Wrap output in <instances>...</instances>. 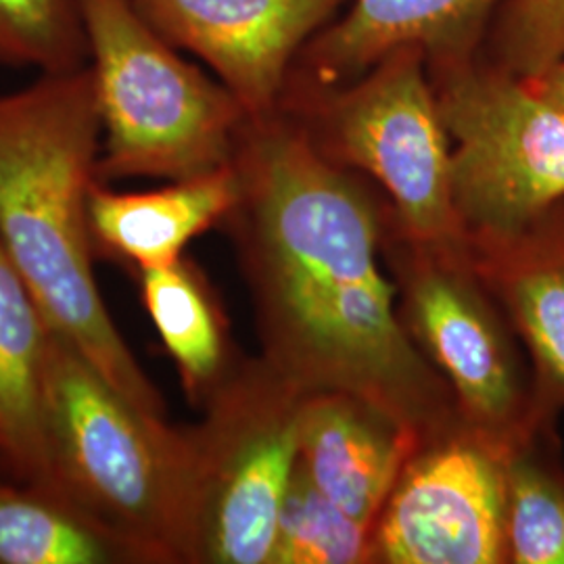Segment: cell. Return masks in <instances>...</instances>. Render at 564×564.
Instances as JSON below:
<instances>
[{
    "label": "cell",
    "instance_id": "obj_1",
    "mask_svg": "<svg viewBox=\"0 0 564 564\" xmlns=\"http://www.w3.org/2000/svg\"><path fill=\"white\" fill-rule=\"evenodd\" d=\"M235 226L268 366L293 387L358 395L416 431L437 383L395 310L366 193L274 113L242 126Z\"/></svg>",
    "mask_w": 564,
    "mask_h": 564
},
{
    "label": "cell",
    "instance_id": "obj_2",
    "mask_svg": "<svg viewBox=\"0 0 564 564\" xmlns=\"http://www.w3.org/2000/svg\"><path fill=\"white\" fill-rule=\"evenodd\" d=\"M101 149L88 65L0 95V245L51 330L126 400L165 419L160 391L121 339L95 281L88 197Z\"/></svg>",
    "mask_w": 564,
    "mask_h": 564
},
{
    "label": "cell",
    "instance_id": "obj_3",
    "mask_svg": "<svg viewBox=\"0 0 564 564\" xmlns=\"http://www.w3.org/2000/svg\"><path fill=\"white\" fill-rule=\"evenodd\" d=\"M48 491L134 545L182 563L193 481L191 433L126 400L55 333L44 379Z\"/></svg>",
    "mask_w": 564,
    "mask_h": 564
},
{
    "label": "cell",
    "instance_id": "obj_4",
    "mask_svg": "<svg viewBox=\"0 0 564 564\" xmlns=\"http://www.w3.org/2000/svg\"><path fill=\"white\" fill-rule=\"evenodd\" d=\"M101 111L99 181H184L235 160L249 120L223 82L188 63L134 0H80Z\"/></svg>",
    "mask_w": 564,
    "mask_h": 564
},
{
    "label": "cell",
    "instance_id": "obj_5",
    "mask_svg": "<svg viewBox=\"0 0 564 564\" xmlns=\"http://www.w3.org/2000/svg\"><path fill=\"white\" fill-rule=\"evenodd\" d=\"M435 88L460 226L502 242L564 205V111L496 61H444Z\"/></svg>",
    "mask_w": 564,
    "mask_h": 564
},
{
    "label": "cell",
    "instance_id": "obj_6",
    "mask_svg": "<svg viewBox=\"0 0 564 564\" xmlns=\"http://www.w3.org/2000/svg\"><path fill=\"white\" fill-rule=\"evenodd\" d=\"M193 442L182 563L270 564L300 458V389L270 366L230 375Z\"/></svg>",
    "mask_w": 564,
    "mask_h": 564
},
{
    "label": "cell",
    "instance_id": "obj_7",
    "mask_svg": "<svg viewBox=\"0 0 564 564\" xmlns=\"http://www.w3.org/2000/svg\"><path fill=\"white\" fill-rule=\"evenodd\" d=\"M426 53L391 51L328 105L326 134L343 162L383 184L403 228L421 242H444L460 228L449 176V141Z\"/></svg>",
    "mask_w": 564,
    "mask_h": 564
},
{
    "label": "cell",
    "instance_id": "obj_8",
    "mask_svg": "<svg viewBox=\"0 0 564 564\" xmlns=\"http://www.w3.org/2000/svg\"><path fill=\"white\" fill-rule=\"evenodd\" d=\"M506 456L477 435L408 464L379 514L384 563H506Z\"/></svg>",
    "mask_w": 564,
    "mask_h": 564
},
{
    "label": "cell",
    "instance_id": "obj_9",
    "mask_svg": "<svg viewBox=\"0 0 564 564\" xmlns=\"http://www.w3.org/2000/svg\"><path fill=\"white\" fill-rule=\"evenodd\" d=\"M408 321L477 435L506 452L538 435L531 375L479 286L445 263H419L408 282Z\"/></svg>",
    "mask_w": 564,
    "mask_h": 564
},
{
    "label": "cell",
    "instance_id": "obj_10",
    "mask_svg": "<svg viewBox=\"0 0 564 564\" xmlns=\"http://www.w3.org/2000/svg\"><path fill=\"white\" fill-rule=\"evenodd\" d=\"M167 41L216 74L249 118L276 111L303 44L345 0H134Z\"/></svg>",
    "mask_w": 564,
    "mask_h": 564
},
{
    "label": "cell",
    "instance_id": "obj_11",
    "mask_svg": "<svg viewBox=\"0 0 564 564\" xmlns=\"http://www.w3.org/2000/svg\"><path fill=\"white\" fill-rule=\"evenodd\" d=\"M414 431L343 391H316L300 405V464L328 500L372 524L398 484Z\"/></svg>",
    "mask_w": 564,
    "mask_h": 564
},
{
    "label": "cell",
    "instance_id": "obj_12",
    "mask_svg": "<svg viewBox=\"0 0 564 564\" xmlns=\"http://www.w3.org/2000/svg\"><path fill=\"white\" fill-rule=\"evenodd\" d=\"M485 249V270L529 356L533 424L544 433L564 412V205Z\"/></svg>",
    "mask_w": 564,
    "mask_h": 564
},
{
    "label": "cell",
    "instance_id": "obj_13",
    "mask_svg": "<svg viewBox=\"0 0 564 564\" xmlns=\"http://www.w3.org/2000/svg\"><path fill=\"white\" fill-rule=\"evenodd\" d=\"M239 197L232 163L147 193H118L97 181L88 197L93 251L132 272L178 262L184 247L224 223Z\"/></svg>",
    "mask_w": 564,
    "mask_h": 564
},
{
    "label": "cell",
    "instance_id": "obj_14",
    "mask_svg": "<svg viewBox=\"0 0 564 564\" xmlns=\"http://www.w3.org/2000/svg\"><path fill=\"white\" fill-rule=\"evenodd\" d=\"M505 0H351L341 20L307 44L326 80L360 78L391 51L416 46L440 63L463 59Z\"/></svg>",
    "mask_w": 564,
    "mask_h": 564
},
{
    "label": "cell",
    "instance_id": "obj_15",
    "mask_svg": "<svg viewBox=\"0 0 564 564\" xmlns=\"http://www.w3.org/2000/svg\"><path fill=\"white\" fill-rule=\"evenodd\" d=\"M51 326L0 245V466L48 491L44 379Z\"/></svg>",
    "mask_w": 564,
    "mask_h": 564
},
{
    "label": "cell",
    "instance_id": "obj_16",
    "mask_svg": "<svg viewBox=\"0 0 564 564\" xmlns=\"http://www.w3.org/2000/svg\"><path fill=\"white\" fill-rule=\"evenodd\" d=\"M142 303L178 366L186 393L209 402L230 377L220 307L202 274L184 260L137 272Z\"/></svg>",
    "mask_w": 564,
    "mask_h": 564
},
{
    "label": "cell",
    "instance_id": "obj_17",
    "mask_svg": "<svg viewBox=\"0 0 564 564\" xmlns=\"http://www.w3.org/2000/svg\"><path fill=\"white\" fill-rule=\"evenodd\" d=\"M0 564H149L53 491L0 479Z\"/></svg>",
    "mask_w": 564,
    "mask_h": 564
},
{
    "label": "cell",
    "instance_id": "obj_18",
    "mask_svg": "<svg viewBox=\"0 0 564 564\" xmlns=\"http://www.w3.org/2000/svg\"><path fill=\"white\" fill-rule=\"evenodd\" d=\"M535 437L506 456V563L564 564V475Z\"/></svg>",
    "mask_w": 564,
    "mask_h": 564
},
{
    "label": "cell",
    "instance_id": "obj_19",
    "mask_svg": "<svg viewBox=\"0 0 564 564\" xmlns=\"http://www.w3.org/2000/svg\"><path fill=\"white\" fill-rule=\"evenodd\" d=\"M370 524L328 500L295 464L274 533L270 564H349L370 554Z\"/></svg>",
    "mask_w": 564,
    "mask_h": 564
},
{
    "label": "cell",
    "instance_id": "obj_20",
    "mask_svg": "<svg viewBox=\"0 0 564 564\" xmlns=\"http://www.w3.org/2000/svg\"><path fill=\"white\" fill-rule=\"evenodd\" d=\"M84 65L80 0H0V67L59 74Z\"/></svg>",
    "mask_w": 564,
    "mask_h": 564
},
{
    "label": "cell",
    "instance_id": "obj_21",
    "mask_svg": "<svg viewBox=\"0 0 564 564\" xmlns=\"http://www.w3.org/2000/svg\"><path fill=\"white\" fill-rule=\"evenodd\" d=\"M564 57V0H505L494 32V61L533 78Z\"/></svg>",
    "mask_w": 564,
    "mask_h": 564
},
{
    "label": "cell",
    "instance_id": "obj_22",
    "mask_svg": "<svg viewBox=\"0 0 564 564\" xmlns=\"http://www.w3.org/2000/svg\"><path fill=\"white\" fill-rule=\"evenodd\" d=\"M527 82L544 101L564 111V57L540 76L527 78Z\"/></svg>",
    "mask_w": 564,
    "mask_h": 564
}]
</instances>
